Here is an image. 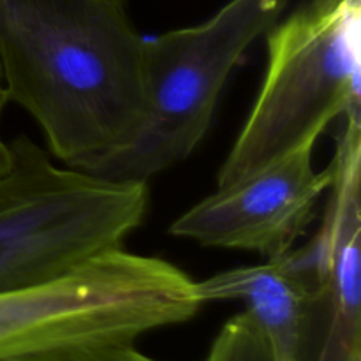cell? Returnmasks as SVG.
<instances>
[{
  "mask_svg": "<svg viewBox=\"0 0 361 361\" xmlns=\"http://www.w3.org/2000/svg\"><path fill=\"white\" fill-rule=\"evenodd\" d=\"M0 74L71 168L122 152L145 122V37L126 0H0Z\"/></svg>",
  "mask_w": 361,
  "mask_h": 361,
  "instance_id": "obj_1",
  "label": "cell"
},
{
  "mask_svg": "<svg viewBox=\"0 0 361 361\" xmlns=\"http://www.w3.org/2000/svg\"><path fill=\"white\" fill-rule=\"evenodd\" d=\"M264 35L267 74L219 187L314 147L334 120L361 109V0H309Z\"/></svg>",
  "mask_w": 361,
  "mask_h": 361,
  "instance_id": "obj_2",
  "label": "cell"
},
{
  "mask_svg": "<svg viewBox=\"0 0 361 361\" xmlns=\"http://www.w3.org/2000/svg\"><path fill=\"white\" fill-rule=\"evenodd\" d=\"M0 175V293L44 284L122 249L143 222L147 182L55 166L28 136Z\"/></svg>",
  "mask_w": 361,
  "mask_h": 361,
  "instance_id": "obj_3",
  "label": "cell"
},
{
  "mask_svg": "<svg viewBox=\"0 0 361 361\" xmlns=\"http://www.w3.org/2000/svg\"><path fill=\"white\" fill-rule=\"evenodd\" d=\"M201 305L185 271L122 247L55 281L0 293V360L63 345L136 342L185 323Z\"/></svg>",
  "mask_w": 361,
  "mask_h": 361,
  "instance_id": "obj_4",
  "label": "cell"
},
{
  "mask_svg": "<svg viewBox=\"0 0 361 361\" xmlns=\"http://www.w3.org/2000/svg\"><path fill=\"white\" fill-rule=\"evenodd\" d=\"M288 0H229L207 21L145 37L147 113L136 140L83 171L147 182L185 161L203 141L229 74Z\"/></svg>",
  "mask_w": 361,
  "mask_h": 361,
  "instance_id": "obj_5",
  "label": "cell"
},
{
  "mask_svg": "<svg viewBox=\"0 0 361 361\" xmlns=\"http://www.w3.org/2000/svg\"><path fill=\"white\" fill-rule=\"evenodd\" d=\"M303 147L238 182L217 187L171 224V235L204 247L257 252L271 259L293 249L316 217L331 168L316 169Z\"/></svg>",
  "mask_w": 361,
  "mask_h": 361,
  "instance_id": "obj_6",
  "label": "cell"
},
{
  "mask_svg": "<svg viewBox=\"0 0 361 361\" xmlns=\"http://www.w3.org/2000/svg\"><path fill=\"white\" fill-rule=\"evenodd\" d=\"M321 293L316 240L257 267L233 268L196 282L201 303L238 300L281 361H312Z\"/></svg>",
  "mask_w": 361,
  "mask_h": 361,
  "instance_id": "obj_7",
  "label": "cell"
},
{
  "mask_svg": "<svg viewBox=\"0 0 361 361\" xmlns=\"http://www.w3.org/2000/svg\"><path fill=\"white\" fill-rule=\"evenodd\" d=\"M204 361H281L267 335L243 310L231 317L215 337Z\"/></svg>",
  "mask_w": 361,
  "mask_h": 361,
  "instance_id": "obj_8",
  "label": "cell"
},
{
  "mask_svg": "<svg viewBox=\"0 0 361 361\" xmlns=\"http://www.w3.org/2000/svg\"><path fill=\"white\" fill-rule=\"evenodd\" d=\"M0 361H161L145 355L136 342H104V344H78L46 351L28 353Z\"/></svg>",
  "mask_w": 361,
  "mask_h": 361,
  "instance_id": "obj_9",
  "label": "cell"
},
{
  "mask_svg": "<svg viewBox=\"0 0 361 361\" xmlns=\"http://www.w3.org/2000/svg\"><path fill=\"white\" fill-rule=\"evenodd\" d=\"M312 361H361V341L324 338Z\"/></svg>",
  "mask_w": 361,
  "mask_h": 361,
  "instance_id": "obj_10",
  "label": "cell"
},
{
  "mask_svg": "<svg viewBox=\"0 0 361 361\" xmlns=\"http://www.w3.org/2000/svg\"><path fill=\"white\" fill-rule=\"evenodd\" d=\"M7 95H6V88H4L2 83V74H0V120H2V113L4 108L7 104ZM11 162V148H9V141H4L2 133H0V175L7 169Z\"/></svg>",
  "mask_w": 361,
  "mask_h": 361,
  "instance_id": "obj_11",
  "label": "cell"
}]
</instances>
